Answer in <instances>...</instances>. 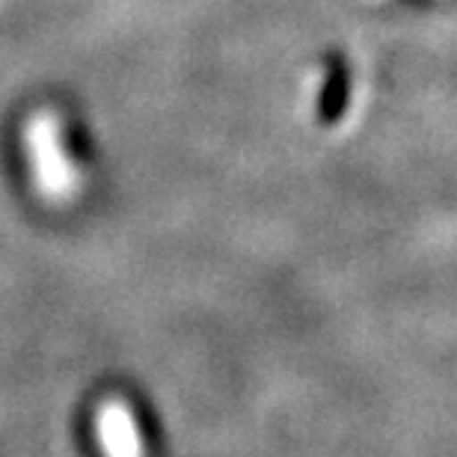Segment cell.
<instances>
[{
	"label": "cell",
	"mask_w": 457,
	"mask_h": 457,
	"mask_svg": "<svg viewBox=\"0 0 457 457\" xmlns=\"http://www.w3.org/2000/svg\"><path fill=\"white\" fill-rule=\"evenodd\" d=\"M33 158H36V176L39 185L48 194H66L71 187V176L66 170V161L60 154V137L54 128V119L39 116L33 122Z\"/></svg>",
	"instance_id": "6da1fadb"
},
{
	"label": "cell",
	"mask_w": 457,
	"mask_h": 457,
	"mask_svg": "<svg viewBox=\"0 0 457 457\" xmlns=\"http://www.w3.org/2000/svg\"><path fill=\"white\" fill-rule=\"evenodd\" d=\"M102 436H104V445L111 452H140V443L134 440V428H131V419H128L125 407H116L111 404L102 413Z\"/></svg>",
	"instance_id": "3957f363"
},
{
	"label": "cell",
	"mask_w": 457,
	"mask_h": 457,
	"mask_svg": "<svg viewBox=\"0 0 457 457\" xmlns=\"http://www.w3.org/2000/svg\"><path fill=\"white\" fill-rule=\"evenodd\" d=\"M347 98H351V71L342 57H330L327 66V84L321 93V107H318V119L321 125L339 122L347 111Z\"/></svg>",
	"instance_id": "7a4b0ae2"
}]
</instances>
